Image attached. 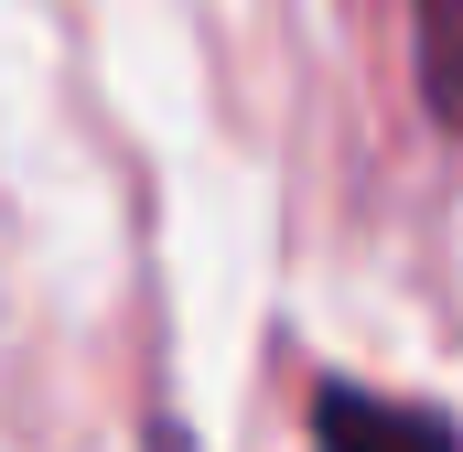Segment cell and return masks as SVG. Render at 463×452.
Masks as SVG:
<instances>
[{"label":"cell","instance_id":"obj_1","mask_svg":"<svg viewBox=\"0 0 463 452\" xmlns=\"http://www.w3.org/2000/svg\"><path fill=\"white\" fill-rule=\"evenodd\" d=\"M313 452H463V431L420 399H377L355 377L313 388Z\"/></svg>","mask_w":463,"mask_h":452},{"label":"cell","instance_id":"obj_2","mask_svg":"<svg viewBox=\"0 0 463 452\" xmlns=\"http://www.w3.org/2000/svg\"><path fill=\"white\" fill-rule=\"evenodd\" d=\"M410 33H420V108L463 140V0H410Z\"/></svg>","mask_w":463,"mask_h":452},{"label":"cell","instance_id":"obj_3","mask_svg":"<svg viewBox=\"0 0 463 452\" xmlns=\"http://www.w3.org/2000/svg\"><path fill=\"white\" fill-rule=\"evenodd\" d=\"M151 452H184V442H173V431H151Z\"/></svg>","mask_w":463,"mask_h":452}]
</instances>
